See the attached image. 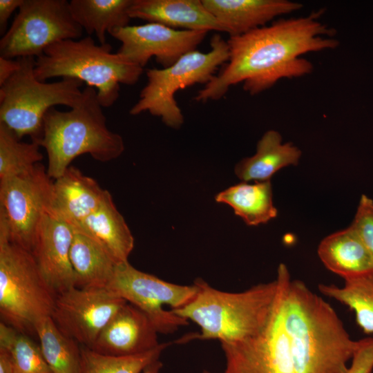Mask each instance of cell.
<instances>
[{"label":"cell","mask_w":373,"mask_h":373,"mask_svg":"<svg viewBox=\"0 0 373 373\" xmlns=\"http://www.w3.org/2000/svg\"><path fill=\"white\" fill-rule=\"evenodd\" d=\"M39 145L23 142L4 124L0 123V180L24 173L43 160Z\"/></svg>","instance_id":"obj_30"},{"label":"cell","mask_w":373,"mask_h":373,"mask_svg":"<svg viewBox=\"0 0 373 373\" xmlns=\"http://www.w3.org/2000/svg\"><path fill=\"white\" fill-rule=\"evenodd\" d=\"M73 229L70 260L75 275V287L106 288L118 263L92 237L80 229Z\"/></svg>","instance_id":"obj_22"},{"label":"cell","mask_w":373,"mask_h":373,"mask_svg":"<svg viewBox=\"0 0 373 373\" xmlns=\"http://www.w3.org/2000/svg\"><path fill=\"white\" fill-rule=\"evenodd\" d=\"M157 334L147 315L127 302L111 318L89 348L110 356L140 354L160 345Z\"/></svg>","instance_id":"obj_16"},{"label":"cell","mask_w":373,"mask_h":373,"mask_svg":"<svg viewBox=\"0 0 373 373\" xmlns=\"http://www.w3.org/2000/svg\"><path fill=\"white\" fill-rule=\"evenodd\" d=\"M19 67L0 86V123L4 124L19 138L29 135L37 141L41 135L44 117L56 105L70 108L82 97L83 82L70 77L46 82L38 80L34 69L36 58H17Z\"/></svg>","instance_id":"obj_6"},{"label":"cell","mask_w":373,"mask_h":373,"mask_svg":"<svg viewBox=\"0 0 373 373\" xmlns=\"http://www.w3.org/2000/svg\"><path fill=\"white\" fill-rule=\"evenodd\" d=\"M74 229L52 209L44 216L31 253L56 295L75 287L70 260Z\"/></svg>","instance_id":"obj_15"},{"label":"cell","mask_w":373,"mask_h":373,"mask_svg":"<svg viewBox=\"0 0 373 373\" xmlns=\"http://www.w3.org/2000/svg\"><path fill=\"white\" fill-rule=\"evenodd\" d=\"M320 14L278 19L269 26L230 37L227 41L228 61L198 91L195 99L202 102L220 99L231 86L241 82L243 89L254 95L281 79L311 73L312 64L301 56L339 45L332 38L336 30L318 21Z\"/></svg>","instance_id":"obj_1"},{"label":"cell","mask_w":373,"mask_h":373,"mask_svg":"<svg viewBox=\"0 0 373 373\" xmlns=\"http://www.w3.org/2000/svg\"><path fill=\"white\" fill-rule=\"evenodd\" d=\"M373 371V336L358 340L346 373H372Z\"/></svg>","instance_id":"obj_32"},{"label":"cell","mask_w":373,"mask_h":373,"mask_svg":"<svg viewBox=\"0 0 373 373\" xmlns=\"http://www.w3.org/2000/svg\"><path fill=\"white\" fill-rule=\"evenodd\" d=\"M301 155V151L293 143H283L278 131L269 130L258 142L256 153L236 164L235 173L245 182L270 180L280 169L297 165Z\"/></svg>","instance_id":"obj_21"},{"label":"cell","mask_w":373,"mask_h":373,"mask_svg":"<svg viewBox=\"0 0 373 373\" xmlns=\"http://www.w3.org/2000/svg\"><path fill=\"white\" fill-rule=\"evenodd\" d=\"M66 0H24L0 40V57L41 56L51 45L82 36Z\"/></svg>","instance_id":"obj_9"},{"label":"cell","mask_w":373,"mask_h":373,"mask_svg":"<svg viewBox=\"0 0 373 373\" xmlns=\"http://www.w3.org/2000/svg\"><path fill=\"white\" fill-rule=\"evenodd\" d=\"M170 345L162 343L145 353L125 356L102 354L81 345L80 373H141L150 363L159 360Z\"/></svg>","instance_id":"obj_28"},{"label":"cell","mask_w":373,"mask_h":373,"mask_svg":"<svg viewBox=\"0 0 373 373\" xmlns=\"http://www.w3.org/2000/svg\"><path fill=\"white\" fill-rule=\"evenodd\" d=\"M24 0H0V33H6L8 21L11 15L21 7Z\"/></svg>","instance_id":"obj_33"},{"label":"cell","mask_w":373,"mask_h":373,"mask_svg":"<svg viewBox=\"0 0 373 373\" xmlns=\"http://www.w3.org/2000/svg\"><path fill=\"white\" fill-rule=\"evenodd\" d=\"M126 303L106 288L73 287L57 295L50 316L64 334L90 347Z\"/></svg>","instance_id":"obj_12"},{"label":"cell","mask_w":373,"mask_h":373,"mask_svg":"<svg viewBox=\"0 0 373 373\" xmlns=\"http://www.w3.org/2000/svg\"><path fill=\"white\" fill-rule=\"evenodd\" d=\"M290 279L283 263L278 265L274 280L240 292L221 291L197 279L194 297L185 305L171 310L198 325L200 332L184 336L179 342L214 339L220 344H234L258 334L271 320Z\"/></svg>","instance_id":"obj_2"},{"label":"cell","mask_w":373,"mask_h":373,"mask_svg":"<svg viewBox=\"0 0 373 373\" xmlns=\"http://www.w3.org/2000/svg\"><path fill=\"white\" fill-rule=\"evenodd\" d=\"M207 31L177 30L157 23L126 26L108 33L121 42L117 53L144 68L152 57L167 68L185 54L195 50Z\"/></svg>","instance_id":"obj_13"},{"label":"cell","mask_w":373,"mask_h":373,"mask_svg":"<svg viewBox=\"0 0 373 373\" xmlns=\"http://www.w3.org/2000/svg\"><path fill=\"white\" fill-rule=\"evenodd\" d=\"M317 252L324 266L344 280L373 274V258L350 226L324 238Z\"/></svg>","instance_id":"obj_20"},{"label":"cell","mask_w":373,"mask_h":373,"mask_svg":"<svg viewBox=\"0 0 373 373\" xmlns=\"http://www.w3.org/2000/svg\"><path fill=\"white\" fill-rule=\"evenodd\" d=\"M284 293L260 333L240 343L221 344L226 363L224 373H296L282 317Z\"/></svg>","instance_id":"obj_14"},{"label":"cell","mask_w":373,"mask_h":373,"mask_svg":"<svg viewBox=\"0 0 373 373\" xmlns=\"http://www.w3.org/2000/svg\"><path fill=\"white\" fill-rule=\"evenodd\" d=\"M19 62L17 59L13 60L0 57V86L3 85L18 70Z\"/></svg>","instance_id":"obj_34"},{"label":"cell","mask_w":373,"mask_h":373,"mask_svg":"<svg viewBox=\"0 0 373 373\" xmlns=\"http://www.w3.org/2000/svg\"><path fill=\"white\" fill-rule=\"evenodd\" d=\"M35 333L53 373H80L81 347L59 329L51 316L40 318L35 325Z\"/></svg>","instance_id":"obj_26"},{"label":"cell","mask_w":373,"mask_h":373,"mask_svg":"<svg viewBox=\"0 0 373 373\" xmlns=\"http://www.w3.org/2000/svg\"><path fill=\"white\" fill-rule=\"evenodd\" d=\"M210 46L209 52H189L169 67L147 69V82L129 113L137 115L148 111L160 117L167 126L180 128L184 116L175 99V93L196 84H207L218 67L229 59L227 41L219 35L212 37Z\"/></svg>","instance_id":"obj_8"},{"label":"cell","mask_w":373,"mask_h":373,"mask_svg":"<svg viewBox=\"0 0 373 373\" xmlns=\"http://www.w3.org/2000/svg\"><path fill=\"white\" fill-rule=\"evenodd\" d=\"M0 347L8 352L15 373H53L40 346L28 334L18 332L1 321Z\"/></svg>","instance_id":"obj_29"},{"label":"cell","mask_w":373,"mask_h":373,"mask_svg":"<svg viewBox=\"0 0 373 373\" xmlns=\"http://www.w3.org/2000/svg\"><path fill=\"white\" fill-rule=\"evenodd\" d=\"M75 229L92 237L116 262L128 261L134 247V238L124 217L117 209L111 193L79 227Z\"/></svg>","instance_id":"obj_23"},{"label":"cell","mask_w":373,"mask_h":373,"mask_svg":"<svg viewBox=\"0 0 373 373\" xmlns=\"http://www.w3.org/2000/svg\"><path fill=\"white\" fill-rule=\"evenodd\" d=\"M79 104L68 111L55 107L44 117L41 137L35 141L48 155L47 173L52 179L60 177L72 161L89 154L99 162L119 157L124 151L123 138L109 130L106 118L94 88L86 86Z\"/></svg>","instance_id":"obj_4"},{"label":"cell","mask_w":373,"mask_h":373,"mask_svg":"<svg viewBox=\"0 0 373 373\" xmlns=\"http://www.w3.org/2000/svg\"><path fill=\"white\" fill-rule=\"evenodd\" d=\"M111 50L109 44L97 45L90 36L59 41L36 58L35 77L41 82L61 77L85 82L96 90L102 106L108 108L119 96V84L133 85L143 73V68Z\"/></svg>","instance_id":"obj_5"},{"label":"cell","mask_w":373,"mask_h":373,"mask_svg":"<svg viewBox=\"0 0 373 373\" xmlns=\"http://www.w3.org/2000/svg\"><path fill=\"white\" fill-rule=\"evenodd\" d=\"M350 227L356 233L373 258V200L361 195Z\"/></svg>","instance_id":"obj_31"},{"label":"cell","mask_w":373,"mask_h":373,"mask_svg":"<svg viewBox=\"0 0 373 373\" xmlns=\"http://www.w3.org/2000/svg\"><path fill=\"white\" fill-rule=\"evenodd\" d=\"M215 200L229 205L249 226L267 223L278 214L273 204L270 180L233 185L218 193Z\"/></svg>","instance_id":"obj_24"},{"label":"cell","mask_w":373,"mask_h":373,"mask_svg":"<svg viewBox=\"0 0 373 373\" xmlns=\"http://www.w3.org/2000/svg\"><path fill=\"white\" fill-rule=\"evenodd\" d=\"M230 37L267 26L275 18L299 10L303 4L289 0H202Z\"/></svg>","instance_id":"obj_17"},{"label":"cell","mask_w":373,"mask_h":373,"mask_svg":"<svg viewBox=\"0 0 373 373\" xmlns=\"http://www.w3.org/2000/svg\"><path fill=\"white\" fill-rule=\"evenodd\" d=\"M131 19H140L176 29L224 32L202 0H132Z\"/></svg>","instance_id":"obj_19"},{"label":"cell","mask_w":373,"mask_h":373,"mask_svg":"<svg viewBox=\"0 0 373 373\" xmlns=\"http://www.w3.org/2000/svg\"><path fill=\"white\" fill-rule=\"evenodd\" d=\"M162 365V363L157 360L146 367L142 373H160Z\"/></svg>","instance_id":"obj_36"},{"label":"cell","mask_w":373,"mask_h":373,"mask_svg":"<svg viewBox=\"0 0 373 373\" xmlns=\"http://www.w3.org/2000/svg\"><path fill=\"white\" fill-rule=\"evenodd\" d=\"M319 291L348 307L365 334L373 335V274L344 280V285L320 284Z\"/></svg>","instance_id":"obj_27"},{"label":"cell","mask_w":373,"mask_h":373,"mask_svg":"<svg viewBox=\"0 0 373 373\" xmlns=\"http://www.w3.org/2000/svg\"><path fill=\"white\" fill-rule=\"evenodd\" d=\"M56 296L32 253L0 236L1 321L19 332L35 334V323L51 316Z\"/></svg>","instance_id":"obj_7"},{"label":"cell","mask_w":373,"mask_h":373,"mask_svg":"<svg viewBox=\"0 0 373 373\" xmlns=\"http://www.w3.org/2000/svg\"><path fill=\"white\" fill-rule=\"evenodd\" d=\"M203 373H213V372H209L208 370H204Z\"/></svg>","instance_id":"obj_37"},{"label":"cell","mask_w":373,"mask_h":373,"mask_svg":"<svg viewBox=\"0 0 373 373\" xmlns=\"http://www.w3.org/2000/svg\"><path fill=\"white\" fill-rule=\"evenodd\" d=\"M52 188L41 162L0 180V236L31 252L39 224L52 209Z\"/></svg>","instance_id":"obj_10"},{"label":"cell","mask_w":373,"mask_h":373,"mask_svg":"<svg viewBox=\"0 0 373 373\" xmlns=\"http://www.w3.org/2000/svg\"><path fill=\"white\" fill-rule=\"evenodd\" d=\"M281 311L296 373H346L358 341L327 302L291 278Z\"/></svg>","instance_id":"obj_3"},{"label":"cell","mask_w":373,"mask_h":373,"mask_svg":"<svg viewBox=\"0 0 373 373\" xmlns=\"http://www.w3.org/2000/svg\"><path fill=\"white\" fill-rule=\"evenodd\" d=\"M106 289L133 304L150 318L158 333L175 332L189 321L166 310L187 304L196 294L198 286L180 285L140 271L128 261L118 263Z\"/></svg>","instance_id":"obj_11"},{"label":"cell","mask_w":373,"mask_h":373,"mask_svg":"<svg viewBox=\"0 0 373 373\" xmlns=\"http://www.w3.org/2000/svg\"><path fill=\"white\" fill-rule=\"evenodd\" d=\"M109 194L93 178L70 165L53 180L52 209L77 228Z\"/></svg>","instance_id":"obj_18"},{"label":"cell","mask_w":373,"mask_h":373,"mask_svg":"<svg viewBox=\"0 0 373 373\" xmlns=\"http://www.w3.org/2000/svg\"><path fill=\"white\" fill-rule=\"evenodd\" d=\"M0 373H15L8 352L0 347Z\"/></svg>","instance_id":"obj_35"},{"label":"cell","mask_w":373,"mask_h":373,"mask_svg":"<svg viewBox=\"0 0 373 373\" xmlns=\"http://www.w3.org/2000/svg\"><path fill=\"white\" fill-rule=\"evenodd\" d=\"M132 0H71L69 7L74 20L93 33L100 44H106V32L129 25L128 8Z\"/></svg>","instance_id":"obj_25"}]
</instances>
